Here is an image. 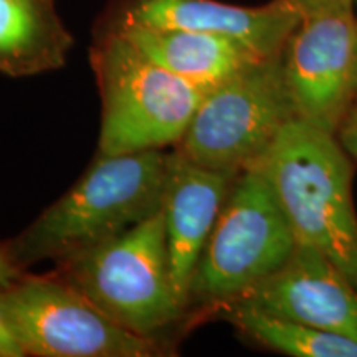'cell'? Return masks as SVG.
Returning <instances> with one entry per match:
<instances>
[{
    "label": "cell",
    "instance_id": "6da1fadb",
    "mask_svg": "<svg viewBox=\"0 0 357 357\" xmlns=\"http://www.w3.org/2000/svg\"><path fill=\"white\" fill-rule=\"evenodd\" d=\"M167 164L166 149L98 154L77 184L6 243L12 261L22 271L56 263L153 217L162 208Z\"/></svg>",
    "mask_w": 357,
    "mask_h": 357
},
{
    "label": "cell",
    "instance_id": "7a4b0ae2",
    "mask_svg": "<svg viewBox=\"0 0 357 357\" xmlns=\"http://www.w3.org/2000/svg\"><path fill=\"white\" fill-rule=\"evenodd\" d=\"M296 242L324 253L357 287L352 159L336 134L293 118L258 160Z\"/></svg>",
    "mask_w": 357,
    "mask_h": 357
},
{
    "label": "cell",
    "instance_id": "3957f363",
    "mask_svg": "<svg viewBox=\"0 0 357 357\" xmlns=\"http://www.w3.org/2000/svg\"><path fill=\"white\" fill-rule=\"evenodd\" d=\"M53 271L139 336L166 342L169 329L187 324L174 288L162 208L108 242L56 261Z\"/></svg>",
    "mask_w": 357,
    "mask_h": 357
},
{
    "label": "cell",
    "instance_id": "277c9868",
    "mask_svg": "<svg viewBox=\"0 0 357 357\" xmlns=\"http://www.w3.org/2000/svg\"><path fill=\"white\" fill-rule=\"evenodd\" d=\"M101 98L100 154L176 147L205 93L155 63L114 30L89 52Z\"/></svg>",
    "mask_w": 357,
    "mask_h": 357
},
{
    "label": "cell",
    "instance_id": "5b68a950",
    "mask_svg": "<svg viewBox=\"0 0 357 357\" xmlns=\"http://www.w3.org/2000/svg\"><path fill=\"white\" fill-rule=\"evenodd\" d=\"M296 236L257 167L235 177L200 255L189 289L187 324L230 305L273 275L296 250Z\"/></svg>",
    "mask_w": 357,
    "mask_h": 357
},
{
    "label": "cell",
    "instance_id": "8992f818",
    "mask_svg": "<svg viewBox=\"0 0 357 357\" xmlns=\"http://www.w3.org/2000/svg\"><path fill=\"white\" fill-rule=\"evenodd\" d=\"M296 116L280 53L205 93L174 149L197 166L240 174L255 166Z\"/></svg>",
    "mask_w": 357,
    "mask_h": 357
},
{
    "label": "cell",
    "instance_id": "52a82bcc",
    "mask_svg": "<svg viewBox=\"0 0 357 357\" xmlns=\"http://www.w3.org/2000/svg\"><path fill=\"white\" fill-rule=\"evenodd\" d=\"M3 303L26 357H158L172 351L123 328L55 271H24L3 288Z\"/></svg>",
    "mask_w": 357,
    "mask_h": 357
},
{
    "label": "cell",
    "instance_id": "ba28073f",
    "mask_svg": "<svg viewBox=\"0 0 357 357\" xmlns=\"http://www.w3.org/2000/svg\"><path fill=\"white\" fill-rule=\"evenodd\" d=\"M298 118L336 134L357 101V12L342 0L303 10L281 52Z\"/></svg>",
    "mask_w": 357,
    "mask_h": 357
},
{
    "label": "cell",
    "instance_id": "9c48e42d",
    "mask_svg": "<svg viewBox=\"0 0 357 357\" xmlns=\"http://www.w3.org/2000/svg\"><path fill=\"white\" fill-rule=\"evenodd\" d=\"M230 305L248 306L357 341V287L336 263L307 245L298 243L278 271Z\"/></svg>",
    "mask_w": 357,
    "mask_h": 357
},
{
    "label": "cell",
    "instance_id": "30bf717a",
    "mask_svg": "<svg viewBox=\"0 0 357 357\" xmlns=\"http://www.w3.org/2000/svg\"><path fill=\"white\" fill-rule=\"evenodd\" d=\"M301 17L298 0H273L260 7L218 0H118L106 25L139 24L220 35L258 56L271 58L283 52Z\"/></svg>",
    "mask_w": 357,
    "mask_h": 357
},
{
    "label": "cell",
    "instance_id": "8fae6325",
    "mask_svg": "<svg viewBox=\"0 0 357 357\" xmlns=\"http://www.w3.org/2000/svg\"><path fill=\"white\" fill-rule=\"evenodd\" d=\"M236 176L169 153L162 215L174 288L185 310L195 268Z\"/></svg>",
    "mask_w": 357,
    "mask_h": 357
},
{
    "label": "cell",
    "instance_id": "7c38bea8",
    "mask_svg": "<svg viewBox=\"0 0 357 357\" xmlns=\"http://www.w3.org/2000/svg\"><path fill=\"white\" fill-rule=\"evenodd\" d=\"M105 29L121 33L151 60L204 93L265 60L245 45L220 35L139 24H114Z\"/></svg>",
    "mask_w": 357,
    "mask_h": 357
},
{
    "label": "cell",
    "instance_id": "4fadbf2b",
    "mask_svg": "<svg viewBox=\"0 0 357 357\" xmlns=\"http://www.w3.org/2000/svg\"><path fill=\"white\" fill-rule=\"evenodd\" d=\"M71 47L55 0H0V73L24 78L60 70Z\"/></svg>",
    "mask_w": 357,
    "mask_h": 357
},
{
    "label": "cell",
    "instance_id": "5bb4252c",
    "mask_svg": "<svg viewBox=\"0 0 357 357\" xmlns=\"http://www.w3.org/2000/svg\"><path fill=\"white\" fill-rule=\"evenodd\" d=\"M265 349L293 357H357V341L294 323L248 306L229 305L215 312Z\"/></svg>",
    "mask_w": 357,
    "mask_h": 357
},
{
    "label": "cell",
    "instance_id": "9a60e30c",
    "mask_svg": "<svg viewBox=\"0 0 357 357\" xmlns=\"http://www.w3.org/2000/svg\"><path fill=\"white\" fill-rule=\"evenodd\" d=\"M0 357H26L3 303V287H0Z\"/></svg>",
    "mask_w": 357,
    "mask_h": 357
},
{
    "label": "cell",
    "instance_id": "2e32d148",
    "mask_svg": "<svg viewBox=\"0 0 357 357\" xmlns=\"http://www.w3.org/2000/svg\"><path fill=\"white\" fill-rule=\"evenodd\" d=\"M336 137L339 144L342 146V149L346 151V154L354 160H357V101L354 106L349 109V113L346 114V118L342 119L341 126H339Z\"/></svg>",
    "mask_w": 357,
    "mask_h": 357
},
{
    "label": "cell",
    "instance_id": "e0dca14e",
    "mask_svg": "<svg viewBox=\"0 0 357 357\" xmlns=\"http://www.w3.org/2000/svg\"><path fill=\"white\" fill-rule=\"evenodd\" d=\"M24 271L20 270L8 255L6 245H0V287L7 288L13 281L19 280Z\"/></svg>",
    "mask_w": 357,
    "mask_h": 357
},
{
    "label": "cell",
    "instance_id": "ac0fdd59",
    "mask_svg": "<svg viewBox=\"0 0 357 357\" xmlns=\"http://www.w3.org/2000/svg\"><path fill=\"white\" fill-rule=\"evenodd\" d=\"M326 2H333V0H298V3H300L303 10L307 7H314V6H319V3H326ZM342 2H344V0H342Z\"/></svg>",
    "mask_w": 357,
    "mask_h": 357
},
{
    "label": "cell",
    "instance_id": "d6986e66",
    "mask_svg": "<svg viewBox=\"0 0 357 357\" xmlns=\"http://www.w3.org/2000/svg\"><path fill=\"white\" fill-rule=\"evenodd\" d=\"M352 6H354V8H356V12H357V0H352Z\"/></svg>",
    "mask_w": 357,
    "mask_h": 357
},
{
    "label": "cell",
    "instance_id": "ffe728a7",
    "mask_svg": "<svg viewBox=\"0 0 357 357\" xmlns=\"http://www.w3.org/2000/svg\"><path fill=\"white\" fill-rule=\"evenodd\" d=\"M344 2L347 3V6H352V0H344Z\"/></svg>",
    "mask_w": 357,
    "mask_h": 357
}]
</instances>
